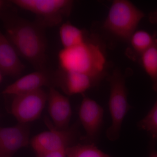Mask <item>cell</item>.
I'll return each instance as SVG.
<instances>
[{
    "label": "cell",
    "mask_w": 157,
    "mask_h": 157,
    "mask_svg": "<svg viewBox=\"0 0 157 157\" xmlns=\"http://www.w3.org/2000/svg\"><path fill=\"white\" fill-rule=\"evenodd\" d=\"M5 9L0 11V20L3 23L6 36L20 56L37 70L46 71L47 42L45 28L36 21L31 22Z\"/></svg>",
    "instance_id": "obj_1"
},
{
    "label": "cell",
    "mask_w": 157,
    "mask_h": 157,
    "mask_svg": "<svg viewBox=\"0 0 157 157\" xmlns=\"http://www.w3.org/2000/svg\"><path fill=\"white\" fill-rule=\"evenodd\" d=\"M94 40L87 39L80 45L60 51V69L85 74L99 84L106 76L107 59L101 45Z\"/></svg>",
    "instance_id": "obj_2"
},
{
    "label": "cell",
    "mask_w": 157,
    "mask_h": 157,
    "mask_svg": "<svg viewBox=\"0 0 157 157\" xmlns=\"http://www.w3.org/2000/svg\"><path fill=\"white\" fill-rule=\"evenodd\" d=\"M144 16L143 11L130 1L115 0L109 8L103 26L113 36L128 43Z\"/></svg>",
    "instance_id": "obj_3"
},
{
    "label": "cell",
    "mask_w": 157,
    "mask_h": 157,
    "mask_svg": "<svg viewBox=\"0 0 157 157\" xmlns=\"http://www.w3.org/2000/svg\"><path fill=\"white\" fill-rule=\"evenodd\" d=\"M10 2L36 15V22L45 29L62 24L70 16L73 5L70 0H12Z\"/></svg>",
    "instance_id": "obj_4"
},
{
    "label": "cell",
    "mask_w": 157,
    "mask_h": 157,
    "mask_svg": "<svg viewBox=\"0 0 157 157\" xmlns=\"http://www.w3.org/2000/svg\"><path fill=\"white\" fill-rule=\"evenodd\" d=\"M110 95L108 105L112 119L107 131V137L111 141L118 139L124 118L131 108L128 101L125 79L121 72L116 69L109 76Z\"/></svg>",
    "instance_id": "obj_5"
},
{
    "label": "cell",
    "mask_w": 157,
    "mask_h": 157,
    "mask_svg": "<svg viewBox=\"0 0 157 157\" xmlns=\"http://www.w3.org/2000/svg\"><path fill=\"white\" fill-rule=\"evenodd\" d=\"M45 122L49 130L34 136L30 141L36 154L65 151L72 145L76 137V128L58 130L48 119H45Z\"/></svg>",
    "instance_id": "obj_6"
},
{
    "label": "cell",
    "mask_w": 157,
    "mask_h": 157,
    "mask_svg": "<svg viewBox=\"0 0 157 157\" xmlns=\"http://www.w3.org/2000/svg\"><path fill=\"white\" fill-rule=\"evenodd\" d=\"M48 100V94L42 89L14 96L11 114L21 124H28L40 117Z\"/></svg>",
    "instance_id": "obj_7"
},
{
    "label": "cell",
    "mask_w": 157,
    "mask_h": 157,
    "mask_svg": "<svg viewBox=\"0 0 157 157\" xmlns=\"http://www.w3.org/2000/svg\"><path fill=\"white\" fill-rule=\"evenodd\" d=\"M78 116L86 132L83 138L88 143L94 141L99 135L103 124L104 109L95 101L82 94Z\"/></svg>",
    "instance_id": "obj_8"
},
{
    "label": "cell",
    "mask_w": 157,
    "mask_h": 157,
    "mask_svg": "<svg viewBox=\"0 0 157 157\" xmlns=\"http://www.w3.org/2000/svg\"><path fill=\"white\" fill-rule=\"evenodd\" d=\"M28 124L18 123L14 126L0 127V154L11 156L30 143Z\"/></svg>",
    "instance_id": "obj_9"
},
{
    "label": "cell",
    "mask_w": 157,
    "mask_h": 157,
    "mask_svg": "<svg viewBox=\"0 0 157 157\" xmlns=\"http://www.w3.org/2000/svg\"><path fill=\"white\" fill-rule=\"evenodd\" d=\"M48 112L53 126L58 130L69 128L72 111L70 100L51 86L48 94Z\"/></svg>",
    "instance_id": "obj_10"
},
{
    "label": "cell",
    "mask_w": 157,
    "mask_h": 157,
    "mask_svg": "<svg viewBox=\"0 0 157 157\" xmlns=\"http://www.w3.org/2000/svg\"><path fill=\"white\" fill-rule=\"evenodd\" d=\"M53 83L68 95L83 94L91 88L98 85L92 78L85 74L66 72L59 69L53 76Z\"/></svg>",
    "instance_id": "obj_11"
},
{
    "label": "cell",
    "mask_w": 157,
    "mask_h": 157,
    "mask_svg": "<svg viewBox=\"0 0 157 157\" xmlns=\"http://www.w3.org/2000/svg\"><path fill=\"white\" fill-rule=\"evenodd\" d=\"M52 83L53 77L47 71L37 70L17 79L7 86L2 93L4 94L17 95L41 89L43 86H49Z\"/></svg>",
    "instance_id": "obj_12"
},
{
    "label": "cell",
    "mask_w": 157,
    "mask_h": 157,
    "mask_svg": "<svg viewBox=\"0 0 157 157\" xmlns=\"http://www.w3.org/2000/svg\"><path fill=\"white\" fill-rule=\"evenodd\" d=\"M19 55L9 39L0 29V71L3 75L19 77L24 69Z\"/></svg>",
    "instance_id": "obj_13"
},
{
    "label": "cell",
    "mask_w": 157,
    "mask_h": 157,
    "mask_svg": "<svg viewBox=\"0 0 157 157\" xmlns=\"http://www.w3.org/2000/svg\"><path fill=\"white\" fill-rule=\"evenodd\" d=\"M155 34H151L143 30H137L132 35L126 51L127 56L138 62L141 56L154 43L157 39Z\"/></svg>",
    "instance_id": "obj_14"
},
{
    "label": "cell",
    "mask_w": 157,
    "mask_h": 157,
    "mask_svg": "<svg viewBox=\"0 0 157 157\" xmlns=\"http://www.w3.org/2000/svg\"><path fill=\"white\" fill-rule=\"evenodd\" d=\"M59 35L63 48L80 45L87 39L84 31L70 22L62 24L59 28Z\"/></svg>",
    "instance_id": "obj_15"
},
{
    "label": "cell",
    "mask_w": 157,
    "mask_h": 157,
    "mask_svg": "<svg viewBox=\"0 0 157 157\" xmlns=\"http://www.w3.org/2000/svg\"><path fill=\"white\" fill-rule=\"evenodd\" d=\"M138 62L151 79L153 89L157 92V38Z\"/></svg>",
    "instance_id": "obj_16"
},
{
    "label": "cell",
    "mask_w": 157,
    "mask_h": 157,
    "mask_svg": "<svg viewBox=\"0 0 157 157\" xmlns=\"http://www.w3.org/2000/svg\"><path fill=\"white\" fill-rule=\"evenodd\" d=\"M65 152L67 157H111L93 143L71 145L66 148Z\"/></svg>",
    "instance_id": "obj_17"
},
{
    "label": "cell",
    "mask_w": 157,
    "mask_h": 157,
    "mask_svg": "<svg viewBox=\"0 0 157 157\" xmlns=\"http://www.w3.org/2000/svg\"><path fill=\"white\" fill-rule=\"evenodd\" d=\"M138 127L149 133L153 143L157 142V100L147 115L138 122Z\"/></svg>",
    "instance_id": "obj_18"
},
{
    "label": "cell",
    "mask_w": 157,
    "mask_h": 157,
    "mask_svg": "<svg viewBox=\"0 0 157 157\" xmlns=\"http://www.w3.org/2000/svg\"><path fill=\"white\" fill-rule=\"evenodd\" d=\"M36 155L37 157H67L65 150L50 152Z\"/></svg>",
    "instance_id": "obj_19"
},
{
    "label": "cell",
    "mask_w": 157,
    "mask_h": 157,
    "mask_svg": "<svg viewBox=\"0 0 157 157\" xmlns=\"http://www.w3.org/2000/svg\"><path fill=\"white\" fill-rule=\"evenodd\" d=\"M149 20L151 23L157 25V9L150 12L149 14Z\"/></svg>",
    "instance_id": "obj_20"
},
{
    "label": "cell",
    "mask_w": 157,
    "mask_h": 157,
    "mask_svg": "<svg viewBox=\"0 0 157 157\" xmlns=\"http://www.w3.org/2000/svg\"><path fill=\"white\" fill-rule=\"evenodd\" d=\"M154 143H152L150 149L149 156V157H157V151L155 148Z\"/></svg>",
    "instance_id": "obj_21"
},
{
    "label": "cell",
    "mask_w": 157,
    "mask_h": 157,
    "mask_svg": "<svg viewBox=\"0 0 157 157\" xmlns=\"http://www.w3.org/2000/svg\"><path fill=\"white\" fill-rule=\"evenodd\" d=\"M6 2L5 1L0 0V11L6 8Z\"/></svg>",
    "instance_id": "obj_22"
},
{
    "label": "cell",
    "mask_w": 157,
    "mask_h": 157,
    "mask_svg": "<svg viewBox=\"0 0 157 157\" xmlns=\"http://www.w3.org/2000/svg\"><path fill=\"white\" fill-rule=\"evenodd\" d=\"M3 73H2V72H1V71H0V82H2V80L3 79Z\"/></svg>",
    "instance_id": "obj_23"
},
{
    "label": "cell",
    "mask_w": 157,
    "mask_h": 157,
    "mask_svg": "<svg viewBox=\"0 0 157 157\" xmlns=\"http://www.w3.org/2000/svg\"><path fill=\"white\" fill-rule=\"evenodd\" d=\"M11 156L6 155H3L0 154V157H12Z\"/></svg>",
    "instance_id": "obj_24"
}]
</instances>
